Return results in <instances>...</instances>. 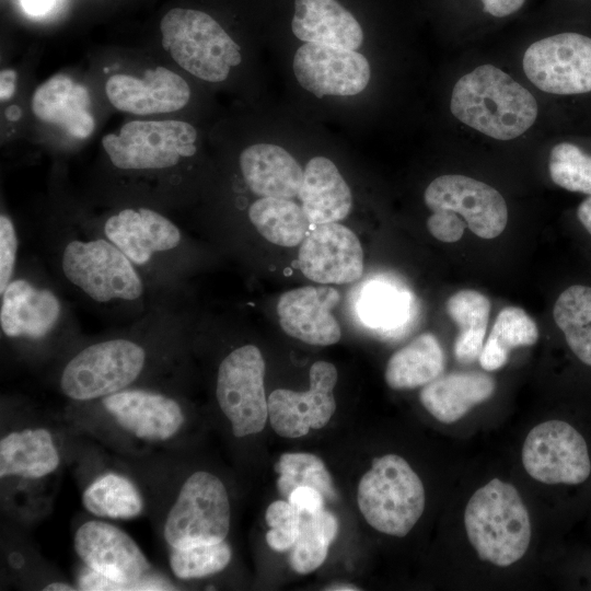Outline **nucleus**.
Wrapping results in <instances>:
<instances>
[{"label": "nucleus", "mask_w": 591, "mask_h": 591, "mask_svg": "<svg viewBox=\"0 0 591 591\" xmlns=\"http://www.w3.org/2000/svg\"><path fill=\"white\" fill-rule=\"evenodd\" d=\"M444 370V354L438 338L424 333L391 356L385 381L393 390L425 386Z\"/></svg>", "instance_id": "28"}, {"label": "nucleus", "mask_w": 591, "mask_h": 591, "mask_svg": "<svg viewBox=\"0 0 591 591\" xmlns=\"http://www.w3.org/2000/svg\"><path fill=\"white\" fill-rule=\"evenodd\" d=\"M79 587L81 590L103 591V590H164L167 584L153 580H139L134 583H123L114 581L100 572L89 568L80 576Z\"/></svg>", "instance_id": "41"}, {"label": "nucleus", "mask_w": 591, "mask_h": 591, "mask_svg": "<svg viewBox=\"0 0 591 591\" xmlns=\"http://www.w3.org/2000/svg\"><path fill=\"white\" fill-rule=\"evenodd\" d=\"M357 502L364 520L376 531L403 537L420 519L426 505L421 479L397 454L372 461L361 477Z\"/></svg>", "instance_id": "7"}, {"label": "nucleus", "mask_w": 591, "mask_h": 591, "mask_svg": "<svg viewBox=\"0 0 591 591\" xmlns=\"http://www.w3.org/2000/svg\"><path fill=\"white\" fill-rule=\"evenodd\" d=\"M82 502L91 513L113 519L134 518L143 508L141 495L134 483L114 473L94 480L83 493Z\"/></svg>", "instance_id": "33"}, {"label": "nucleus", "mask_w": 591, "mask_h": 591, "mask_svg": "<svg viewBox=\"0 0 591 591\" xmlns=\"http://www.w3.org/2000/svg\"><path fill=\"white\" fill-rule=\"evenodd\" d=\"M298 265L317 283H348L363 274V251L349 228L338 222L318 224L301 242Z\"/></svg>", "instance_id": "17"}, {"label": "nucleus", "mask_w": 591, "mask_h": 591, "mask_svg": "<svg viewBox=\"0 0 591 591\" xmlns=\"http://www.w3.org/2000/svg\"><path fill=\"white\" fill-rule=\"evenodd\" d=\"M325 590H329V591H355V590H360V589L357 588L355 584H350V583H336V584L328 586L327 588H325Z\"/></svg>", "instance_id": "49"}, {"label": "nucleus", "mask_w": 591, "mask_h": 591, "mask_svg": "<svg viewBox=\"0 0 591 591\" xmlns=\"http://www.w3.org/2000/svg\"><path fill=\"white\" fill-rule=\"evenodd\" d=\"M31 107L37 119L57 125L74 138L85 139L94 130L89 91L66 74H55L40 84Z\"/></svg>", "instance_id": "22"}, {"label": "nucleus", "mask_w": 591, "mask_h": 591, "mask_svg": "<svg viewBox=\"0 0 591 591\" xmlns=\"http://www.w3.org/2000/svg\"><path fill=\"white\" fill-rule=\"evenodd\" d=\"M466 223L453 211L437 210L427 220L429 232L437 240L445 243L459 241L464 233Z\"/></svg>", "instance_id": "42"}, {"label": "nucleus", "mask_w": 591, "mask_h": 591, "mask_svg": "<svg viewBox=\"0 0 591 591\" xmlns=\"http://www.w3.org/2000/svg\"><path fill=\"white\" fill-rule=\"evenodd\" d=\"M528 79L541 91L570 95L591 91V38L566 32L538 39L523 56Z\"/></svg>", "instance_id": "13"}, {"label": "nucleus", "mask_w": 591, "mask_h": 591, "mask_svg": "<svg viewBox=\"0 0 591 591\" xmlns=\"http://www.w3.org/2000/svg\"><path fill=\"white\" fill-rule=\"evenodd\" d=\"M162 46L190 74L208 82L224 81L241 60L240 46L208 13L174 8L161 20Z\"/></svg>", "instance_id": "8"}, {"label": "nucleus", "mask_w": 591, "mask_h": 591, "mask_svg": "<svg viewBox=\"0 0 591 591\" xmlns=\"http://www.w3.org/2000/svg\"><path fill=\"white\" fill-rule=\"evenodd\" d=\"M279 475L277 488L288 499L298 487L310 486L322 493L325 499L337 498L333 479L324 462L313 453L287 452L280 455L275 464Z\"/></svg>", "instance_id": "35"}, {"label": "nucleus", "mask_w": 591, "mask_h": 591, "mask_svg": "<svg viewBox=\"0 0 591 591\" xmlns=\"http://www.w3.org/2000/svg\"><path fill=\"white\" fill-rule=\"evenodd\" d=\"M59 465L51 434L44 428L11 432L0 441V476L39 478Z\"/></svg>", "instance_id": "27"}, {"label": "nucleus", "mask_w": 591, "mask_h": 591, "mask_svg": "<svg viewBox=\"0 0 591 591\" xmlns=\"http://www.w3.org/2000/svg\"><path fill=\"white\" fill-rule=\"evenodd\" d=\"M464 525L478 557L499 567L521 559L531 542L530 515L519 491L498 478L472 495Z\"/></svg>", "instance_id": "6"}, {"label": "nucleus", "mask_w": 591, "mask_h": 591, "mask_svg": "<svg viewBox=\"0 0 591 591\" xmlns=\"http://www.w3.org/2000/svg\"><path fill=\"white\" fill-rule=\"evenodd\" d=\"M178 314L176 303H161L130 322L124 332L82 345L61 369L59 386L62 393L71 399L85 402L131 387L148 366V343Z\"/></svg>", "instance_id": "2"}, {"label": "nucleus", "mask_w": 591, "mask_h": 591, "mask_svg": "<svg viewBox=\"0 0 591 591\" xmlns=\"http://www.w3.org/2000/svg\"><path fill=\"white\" fill-rule=\"evenodd\" d=\"M230 520L223 483L209 472L198 471L185 480L169 511L164 538L172 548L219 543L229 533Z\"/></svg>", "instance_id": "10"}, {"label": "nucleus", "mask_w": 591, "mask_h": 591, "mask_svg": "<svg viewBox=\"0 0 591 591\" xmlns=\"http://www.w3.org/2000/svg\"><path fill=\"white\" fill-rule=\"evenodd\" d=\"M105 93L116 109L135 115L175 112L190 99L187 82L164 67L147 70L141 79L114 74L106 82Z\"/></svg>", "instance_id": "20"}, {"label": "nucleus", "mask_w": 591, "mask_h": 591, "mask_svg": "<svg viewBox=\"0 0 591 591\" xmlns=\"http://www.w3.org/2000/svg\"><path fill=\"white\" fill-rule=\"evenodd\" d=\"M44 590L45 591H72V590H74V588L67 584V583L54 582V583H49L48 586H46L44 588Z\"/></svg>", "instance_id": "48"}, {"label": "nucleus", "mask_w": 591, "mask_h": 591, "mask_svg": "<svg viewBox=\"0 0 591 591\" xmlns=\"http://www.w3.org/2000/svg\"><path fill=\"white\" fill-rule=\"evenodd\" d=\"M404 310V299L395 290L382 285H372L363 291L359 303L362 320L376 327L398 324Z\"/></svg>", "instance_id": "38"}, {"label": "nucleus", "mask_w": 591, "mask_h": 591, "mask_svg": "<svg viewBox=\"0 0 591 591\" xmlns=\"http://www.w3.org/2000/svg\"><path fill=\"white\" fill-rule=\"evenodd\" d=\"M65 294L38 256L21 257L14 277L0 292L2 337L42 345L78 335L79 322Z\"/></svg>", "instance_id": "4"}, {"label": "nucleus", "mask_w": 591, "mask_h": 591, "mask_svg": "<svg viewBox=\"0 0 591 591\" xmlns=\"http://www.w3.org/2000/svg\"><path fill=\"white\" fill-rule=\"evenodd\" d=\"M337 532L338 520L332 512L322 510L302 514L300 534L290 548L291 568L300 575H308L321 567Z\"/></svg>", "instance_id": "34"}, {"label": "nucleus", "mask_w": 591, "mask_h": 591, "mask_svg": "<svg viewBox=\"0 0 591 591\" xmlns=\"http://www.w3.org/2000/svg\"><path fill=\"white\" fill-rule=\"evenodd\" d=\"M197 131L182 120H132L102 138L111 164L121 172L163 173L194 157Z\"/></svg>", "instance_id": "9"}, {"label": "nucleus", "mask_w": 591, "mask_h": 591, "mask_svg": "<svg viewBox=\"0 0 591 591\" xmlns=\"http://www.w3.org/2000/svg\"><path fill=\"white\" fill-rule=\"evenodd\" d=\"M551 179L559 187L591 195V155L570 142H560L549 153Z\"/></svg>", "instance_id": "36"}, {"label": "nucleus", "mask_w": 591, "mask_h": 591, "mask_svg": "<svg viewBox=\"0 0 591 591\" xmlns=\"http://www.w3.org/2000/svg\"><path fill=\"white\" fill-rule=\"evenodd\" d=\"M577 218L584 230L591 235V195L578 206Z\"/></svg>", "instance_id": "47"}, {"label": "nucleus", "mask_w": 591, "mask_h": 591, "mask_svg": "<svg viewBox=\"0 0 591 591\" xmlns=\"http://www.w3.org/2000/svg\"><path fill=\"white\" fill-rule=\"evenodd\" d=\"M298 197L312 225L344 220L352 207L349 186L334 162L325 157L308 162Z\"/></svg>", "instance_id": "25"}, {"label": "nucleus", "mask_w": 591, "mask_h": 591, "mask_svg": "<svg viewBox=\"0 0 591 591\" xmlns=\"http://www.w3.org/2000/svg\"><path fill=\"white\" fill-rule=\"evenodd\" d=\"M231 556V548L224 541L187 548H172L170 566L177 578H202L223 570Z\"/></svg>", "instance_id": "37"}, {"label": "nucleus", "mask_w": 591, "mask_h": 591, "mask_svg": "<svg viewBox=\"0 0 591 591\" xmlns=\"http://www.w3.org/2000/svg\"><path fill=\"white\" fill-rule=\"evenodd\" d=\"M340 300L339 292L329 286H306L281 294L277 314L281 328L289 336L316 346L336 344L341 336L332 314Z\"/></svg>", "instance_id": "19"}, {"label": "nucleus", "mask_w": 591, "mask_h": 591, "mask_svg": "<svg viewBox=\"0 0 591 591\" xmlns=\"http://www.w3.org/2000/svg\"><path fill=\"white\" fill-rule=\"evenodd\" d=\"M247 215L265 240L280 246L301 244L311 225L302 207L287 198L262 197L251 204Z\"/></svg>", "instance_id": "30"}, {"label": "nucleus", "mask_w": 591, "mask_h": 591, "mask_svg": "<svg viewBox=\"0 0 591 591\" xmlns=\"http://www.w3.org/2000/svg\"><path fill=\"white\" fill-rule=\"evenodd\" d=\"M496 389L493 376L479 371L440 375L426 384L419 399L427 412L443 424L462 418L472 407L488 399Z\"/></svg>", "instance_id": "26"}, {"label": "nucleus", "mask_w": 591, "mask_h": 591, "mask_svg": "<svg viewBox=\"0 0 591 591\" xmlns=\"http://www.w3.org/2000/svg\"><path fill=\"white\" fill-rule=\"evenodd\" d=\"M293 72L300 85L317 97L359 94L371 76L363 55L316 43H305L296 51Z\"/></svg>", "instance_id": "16"}, {"label": "nucleus", "mask_w": 591, "mask_h": 591, "mask_svg": "<svg viewBox=\"0 0 591 591\" xmlns=\"http://www.w3.org/2000/svg\"><path fill=\"white\" fill-rule=\"evenodd\" d=\"M39 258L65 293L112 322H134L159 297L93 218L53 219L35 232Z\"/></svg>", "instance_id": "1"}, {"label": "nucleus", "mask_w": 591, "mask_h": 591, "mask_svg": "<svg viewBox=\"0 0 591 591\" xmlns=\"http://www.w3.org/2000/svg\"><path fill=\"white\" fill-rule=\"evenodd\" d=\"M450 109L466 126L497 140L523 135L536 120L533 94L494 65H482L453 86Z\"/></svg>", "instance_id": "5"}, {"label": "nucleus", "mask_w": 591, "mask_h": 591, "mask_svg": "<svg viewBox=\"0 0 591 591\" xmlns=\"http://www.w3.org/2000/svg\"><path fill=\"white\" fill-rule=\"evenodd\" d=\"M291 28L306 43L356 50L363 40L359 22L337 0H294Z\"/></svg>", "instance_id": "24"}, {"label": "nucleus", "mask_w": 591, "mask_h": 591, "mask_svg": "<svg viewBox=\"0 0 591 591\" xmlns=\"http://www.w3.org/2000/svg\"><path fill=\"white\" fill-rule=\"evenodd\" d=\"M24 10L33 15L47 12L55 3V0H21Z\"/></svg>", "instance_id": "46"}, {"label": "nucleus", "mask_w": 591, "mask_h": 591, "mask_svg": "<svg viewBox=\"0 0 591 591\" xmlns=\"http://www.w3.org/2000/svg\"><path fill=\"white\" fill-rule=\"evenodd\" d=\"M265 369L262 351L252 344L233 349L219 364L216 398L237 438L258 433L266 425Z\"/></svg>", "instance_id": "11"}, {"label": "nucleus", "mask_w": 591, "mask_h": 591, "mask_svg": "<svg viewBox=\"0 0 591 591\" xmlns=\"http://www.w3.org/2000/svg\"><path fill=\"white\" fill-rule=\"evenodd\" d=\"M16 72L13 69H4L0 73V100L7 101L15 90Z\"/></svg>", "instance_id": "45"}, {"label": "nucleus", "mask_w": 591, "mask_h": 591, "mask_svg": "<svg viewBox=\"0 0 591 591\" xmlns=\"http://www.w3.org/2000/svg\"><path fill=\"white\" fill-rule=\"evenodd\" d=\"M239 165L245 184L256 196L287 199L298 196L303 170L280 146L252 144L241 152Z\"/></svg>", "instance_id": "23"}, {"label": "nucleus", "mask_w": 591, "mask_h": 591, "mask_svg": "<svg viewBox=\"0 0 591 591\" xmlns=\"http://www.w3.org/2000/svg\"><path fill=\"white\" fill-rule=\"evenodd\" d=\"M265 519L270 528L266 533L268 546L277 552L290 549L301 531V512L289 501L276 500L266 509Z\"/></svg>", "instance_id": "39"}, {"label": "nucleus", "mask_w": 591, "mask_h": 591, "mask_svg": "<svg viewBox=\"0 0 591 591\" xmlns=\"http://www.w3.org/2000/svg\"><path fill=\"white\" fill-rule=\"evenodd\" d=\"M431 211L450 210L465 220L468 229L486 240L501 234L508 222V208L493 186L459 174L434 178L424 194Z\"/></svg>", "instance_id": "14"}, {"label": "nucleus", "mask_w": 591, "mask_h": 591, "mask_svg": "<svg viewBox=\"0 0 591 591\" xmlns=\"http://www.w3.org/2000/svg\"><path fill=\"white\" fill-rule=\"evenodd\" d=\"M528 474L547 485L577 486L591 475V455L583 434L566 420L538 424L522 447Z\"/></svg>", "instance_id": "12"}, {"label": "nucleus", "mask_w": 591, "mask_h": 591, "mask_svg": "<svg viewBox=\"0 0 591 591\" xmlns=\"http://www.w3.org/2000/svg\"><path fill=\"white\" fill-rule=\"evenodd\" d=\"M93 219L159 297L176 301L189 251L186 235L175 222L141 205L125 206Z\"/></svg>", "instance_id": "3"}, {"label": "nucleus", "mask_w": 591, "mask_h": 591, "mask_svg": "<svg viewBox=\"0 0 591 591\" xmlns=\"http://www.w3.org/2000/svg\"><path fill=\"white\" fill-rule=\"evenodd\" d=\"M449 316L459 326L454 356L460 363L478 359L484 346L490 313V301L483 293L463 289L452 294L445 304Z\"/></svg>", "instance_id": "29"}, {"label": "nucleus", "mask_w": 591, "mask_h": 591, "mask_svg": "<svg viewBox=\"0 0 591 591\" xmlns=\"http://www.w3.org/2000/svg\"><path fill=\"white\" fill-rule=\"evenodd\" d=\"M20 233L5 211L0 215V292L14 277L20 263Z\"/></svg>", "instance_id": "40"}, {"label": "nucleus", "mask_w": 591, "mask_h": 591, "mask_svg": "<svg viewBox=\"0 0 591 591\" xmlns=\"http://www.w3.org/2000/svg\"><path fill=\"white\" fill-rule=\"evenodd\" d=\"M538 339V328L534 320L521 308L506 306L497 315L490 334L478 357L484 370L502 368L512 349L532 346Z\"/></svg>", "instance_id": "32"}, {"label": "nucleus", "mask_w": 591, "mask_h": 591, "mask_svg": "<svg viewBox=\"0 0 591 591\" xmlns=\"http://www.w3.org/2000/svg\"><path fill=\"white\" fill-rule=\"evenodd\" d=\"M338 373L327 361L310 368L308 391L277 389L268 396V418L274 431L283 438H300L310 429L323 428L336 410L334 387Z\"/></svg>", "instance_id": "15"}, {"label": "nucleus", "mask_w": 591, "mask_h": 591, "mask_svg": "<svg viewBox=\"0 0 591 591\" xmlns=\"http://www.w3.org/2000/svg\"><path fill=\"white\" fill-rule=\"evenodd\" d=\"M74 548L89 568L117 582H137L149 569L134 540L109 523H83L74 535Z\"/></svg>", "instance_id": "18"}, {"label": "nucleus", "mask_w": 591, "mask_h": 591, "mask_svg": "<svg viewBox=\"0 0 591 591\" xmlns=\"http://www.w3.org/2000/svg\"><path fill=\"white\" fill-rule=\"evenodd\" d=\"M553 317L572 355L591 368V286L567 287L554 304Z\"/></svg>", "instance_id": "31"}, {"label": "nucleus", "mask_w": 591, "mask_h": 591, "mask_svg": "<svg viewBox=\"0 0 591 591\" xmlns=\"http://www.w3.org/2000/svg\"><path fill=\"white\" fill-rule=\"evenodd\" d=\"M5 116L9 120H18L21 117V108L16 105H11L7 108Z\"/></svg>", "instance_id": "50"}, {"label": "nucleus", "mask_w": 591, "mask_h": 591, "mask_svg": "<svg viewBox=\"0 0 591 591\" xmlns=\"http://www.w3.org/2000/svg\"><path fill=\"white\" fill-rule=\"evenodd\" d=\"M102 405L126 430L148 440H167L184 422L179 404L157 391L128 387L102 397Z\"/></svg>", "instance_id": "21"}, {"label": "nucleus", "mask_w": 591, "mask_h": 591, "mask_svg": "<svg viewBox=\"0 0 591 591\" xmlns=\"http://www.w3.org/2000/svg\"><path fill=\"white\" fill-rule=\"evenodd\" d=\"M324 499L321 491L310 486L298 487L288 497V501L301 514H314L324 510Z\"/></svg>", "instance_id": "43"}, {"label": "nucleus", "mask_w": 591, "mask_h": 591, "mask_svg": "<svg viewBox=\"0 0 591 591\" xmlns=\"http://www.w3.org/2000/svg\"><path fill=\"white\" fill-rule=\"evenodd\" d=\"M483 11L495 18H505L517 12L525 0H482Z\"/></svg>", "instance_id": "44"}]
</instances>
